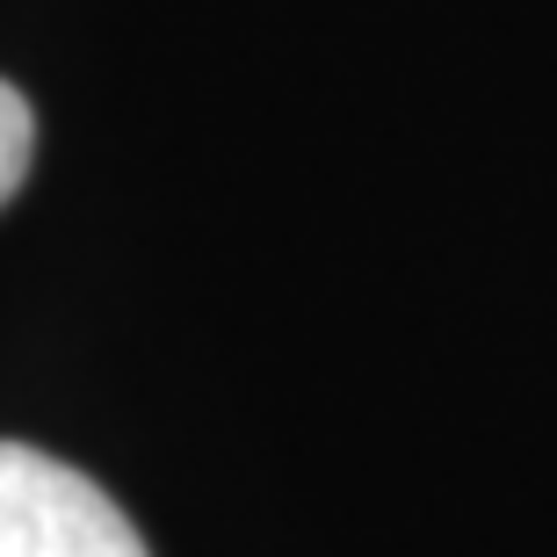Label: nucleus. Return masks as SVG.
Masks as SVG:
<instances>
[{"label": "nucleus", "instance_id": "obj_1", "mask_svg": "<svg viewBox=\"0 0 557 557\" xmlns=\"http://www.w3.org/2000/svg\"><path fill=\"white\" fill-rule=\"evenodd\" d=\"M0 557H145V536L87 471L0 442Z\"/></svg>", "mask_w": 557, "mask_h": 557}, {"label": "nucleus", "instance_id": "obj_2", "mask_svg": "<svg viewBox=\"0 0 557 557\" xmlns=\"http://www.w3.org/2000/svg\"><path fill=\"white\" fill-rule=\"evenodd\" d=\"M29 160H37V116H29V102H22L15 87L0 81V210L29 182Z\"/></svg>", "mask_w": 557, "mask_h": 557}]
</instances>
